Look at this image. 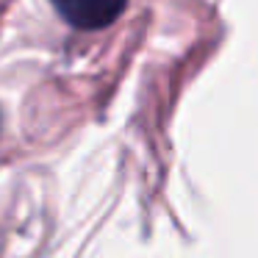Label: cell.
Masks as SVG:
<instances>
[{"label":"cell","mask_w":258,"mask_h":258,"mask_svg":"<svg viewBox=\"0 0 258 258\" xmlns=\"http://www.w3.org/2000/svg\"><path fill=\"white\" fill-rule=\"evenodd\" d=\"M50 3L70 25L84 31L111 25L128 6V0H50Z\"/></svg>","instance_id":"obj_1"}]
</instances>
